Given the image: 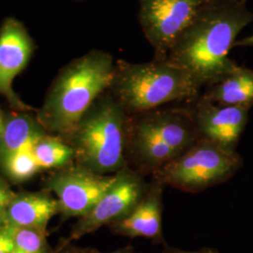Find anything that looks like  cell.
Segmentation results:
<instances>
[{"instance_id": "1", "label": "cell", "mask_w": 253, "mask_h": 253, "mask_svg": "<svg viewBox=\"0 0 253 253\" xmlns=\"http://www.w3.org/2000/svg\"><path fill=\"white\" fill-rule=\"evenodd\" d=\"M253 22L244 0H208L172 44L166 59L208 87L237 66L229 57L236 38Z\"/></svg>"}, {"instance_id": "2", "label": "cell", "mask_w": 253, "mask_h": 253, "mask_svg": "<svg viewBox=\"0 0 253 253\" xmlns=\"http://www.w3.org/2000/svg\"><path fill=\"white\" fill-rule=\"evenodd\" d=\"M116 62L112 54L100 50L73 59L55 77L37 120L46 132L64 138L114 79Z\"/></svg>"}, {"instance_id": "3", "label": "cell", "mask_w": 253, "mask_h": 253, "mask_svg": "<svg viewBox=\"0 0 253 253\" xmlns=\"http://www.w3.org/2000/svg\"><path fill=\"white\" fill-rule=\"evenodd\" d=\"M200 139L188 103L128 115L126 165L144 176H152Z\"/></svg>"}, {"instance_id": "4", "label": "cell", "mask_w": 253, "mask_h": 253, "mask_svg": "<svg viewBox=\"0 0 253 253\" xmlns=\"http://www.w3.org/2000/svg\"><path fill=\"white\" fill-rule=\"evenodd\" d=\"M202 87L168 59L145 63L118 60L109 93L128 115L196 100Z\"/></svg>"}, {"instance_id": "5", "label": "cell", "mask_w": 253, "mask_h": 253, "mask_svg": "<svg viewBox=\"0 0 253 253\" xmlns=\"http://www.w3.org/2000/svg\"><path fill=\"white\" fill-rule=\"evenodd\" d=\"M127 119L126 110L108 90L101 94L63 138L73 148L74 163L100 174L126 167Z\"/></svg>"}, {"instance_id": "6", "label": "cell", "mask_w": 253, "mask_h": 253, "mask_svg": "<svg viewBox=\"0 0 253 253\" xmlns=\"http://www.w3.org/2000/svg\"><path fill=\"white\" fill-rule=\"evenodd\" d=\"M243 166L241 156L200 139L187 151L164 165L151 178L165 187L199 193L225 183Z\"/></svg>"}, {"instance_id": "7", "label": "cell", "mask_w": 253, "mask_h": 253, "mask_svg": "<svg viewBox=\"0 0 253 253\" xmlns=\"http://www.w3.org/2000/svg\"><path fill=\"white\" fill-rule=\"evenodd\" d=\"M117 173L100 174L73 163L55 170L46 181V190L58 202L64 217L87 215L117 181Z\"/></svg>"}, {"instance_id": "8", "label": "cell", "mask_w": 253, "mask_h": 253, "mask_svg": "<svg viewBox=\"0 0 253 253\" xmlns=\"http://www.w3.org/2000/svg\"><path fill=\"white\" fill-rule=\"evenodd\" d=\"M208 0H138V19L154 59H166L172 44Z\"/></svg>"}, {"instance_id": "9", "label": "cell", "mask_w": 253, "mask_h": 253, "mask_svg": "<svg viewBox=\"0 0 253 253\" xmlns=\"http://www.w3.org/2000/svg\"><path fill=\"white\" fill-rule=\"evenodd\" d=\"M117 181L84 217L78 218L63 247L127 216L143 198L149 182L128 166L117 172Z\"/></svg>"}, {"instance_id": "10", "label": "cell", "mask_w": 253, "mask_h": 253, "mask_svg": "<svg viewBox=\"0 0 253 253\" xmlns=\"http://www.w3.org/2000/svg\"><path fill=\"white\" fill-rule=\"evenodd\" d=\"M34 50V42L25 26L16 18L5 19L0 27V95L16 112L32 110L20 99L12 84L27 68Z\"/></svg>"}, {"instance_id": "11", "label": "cell", "mask_w": 253, "mask_h": 253, "mask_svg": "<svg viewBox=\"0 0 253 253\" xmlns=\"http://www.w3.org/2000/svg\"><path fill=\"white\" fill-rule=\"evenodd\" d=\"M188 105L201 139L235 151L248 124L250 109L217 104L201 95Z\"/></svg>"}, {"instance_id": "12", "label": "cell", "mask_w": 253, "mask_h": 253, "mask_svg": "<svg viewBox=\"0 0 253 253\" xmlns=\"http://www.w3.org/2000/svg\"><path fill=\"white\" fill-rule=\"evenodd\" d=\"M165 186L151 181L141 201L131 212L120 220L109 225L114 235L129 238L144 237L154 245L167 244L163 231V190Z\"/></svg>"}, {"instance_id": "13", "label": "cell", "mask_w": 253, "mask_h": 253, "mask_svg": "<svg viewBox=\"0 0 253 253\" xmlns=\"http://www.w3.org/2000/svg\"><path fill=\"white\" fill-rule=\"evenodd\" d=\"M58 213V202L50 191L19 193L0 216V225L46 233L50 219Z\"/></svg>"}, {"instance_id": "14", "label": "cell", "mask_w": 253, "mask_h": 253, "mask_svg": "<svg viewBox=\"0 0 253 253\" xmlns=\"http://www.w3.org/2000/svg\"><path fill=\"white\" fill-rule=\"evenodd\" d=\"M46 133L37 118L27 113L17 112L6 117L0 136V164L12 156L32 151L37 141Z\"/></svg>"}, {"instance_id": "15", "label": "cell", "mask_w": 253, "mask_h": 253, "mask_svg": "<svg viewBox=\"0 0 253 253\" xmlns=\"http://www.w3.org/2000/svg\"><path fill=\"white\" fill-rule=\"evenodd\" d=\"M211 102L251 109L253 106V70L236 66L217 84L201 94Z\"/></svg>"}, {"instance_id": "16", "label": "cell", "mask_w": 253, "mask_h": 253, "mask_svg": "<svg viewBox=\"0 0 253 253\" xmlns=\"http://www.w3.org/2000/svg\"><path fill=\"white\" fill-rule=\"evenodd\" d=\"M32 153L41 170H57L74 163L73 148L59 136L46 133L37 141Z\"/></svg>"}, {"instance_id": "17", "label": "cell", "mask_w": 253, "mask_h": 253, "mask_svg": "<svg viewBox=\"0 0 253 253\" xmlns=\"http://www.w3.org/2000/svg\"><path fill=\"white\" fill-rule=\"evenodd\" d=\"M40 171L32 151L17 154L0 164V172L14 183L29 180Z\"/></svg>"}, {"instance_id": "18", "label": "cell", "mask_w": 253, "mask_h": 253, "mask_svg": "<svg viewBox=\"0 0 253 253\" xmlns=\"http://www.w3.org/2000/svg\"><path fill=\"white\" fill-rule=\"evenodd\" d=\"M2 226V225H0ZM5 227L13 241L14 248L22 253H47L48 244L46 240V233L41 231L18 228Z\"/></svg>"}, {"instance_id": "19", "label": "cell", "mask_w": 253, "mask_h": 253, "mask_svg": "<svg viewBox=\"0 0 253 253\" xmlns=\"http://www.w3.org/2000/svg\"><path fill=\"white\" fill-rule=\"evenodd\" d=\"M16 193L10 189L8 182L0 176V216L14 198Z\"/></svg>"}, {"instance_id": "20", "label": "cell", "mask_w": 253, "mask_h": 253, "mask_svg": "<svg viewBox=\"0 0 253 253\" xmlns=\"http://www.w3.org/2000/svg\"><path fill=\"white\" fill-rule=\"evenodd\" d=\"M14 245L5 227L0 226V253H10Z\"/></svg>"}, {"instance_id": "21", "label": "cell", "mask_w": 253, "mask_h": 253, "mask_svg": "<svg viewBox=\"0 0 253 253\" xmlns=\"http://www.w3.org/2000/svg\"><path fill=\"white\" fill-rule=\"evenodd\" d=\"M161 253H218L216 249L213 248H202L198 251L195 252H188V251H184L180 249H176V248H172L168 244L163 246V251Z\"/></svg>"}, {"instance_id": "22", "label": "cell", "mask_w": 253, "mask_h": 253, "mask_svg": "<svg viewBox=\"0 0 253 253\" xmlns=\"http://www.w3.org/2000/svg\"><path fill=\"white\" fill-rule=\"evenodd\" d=\"M80 253H142L140 252H137L135 250V248L131 245H127L126 247L122 248V249H119L116 252H113V253H101L99 252L98 250H95V249H80Z\"/></svg>"}, {"instance_id": "23", "label": "cell", "mask_w": 253, "mask_h": 253, "mask_svg": "<svg viewBox=\"0 0 253 253\" xmlns=\"http://www.w3.org/2000/svg\"><path fill=\"white\" fill-rule=\"evenodd\" d=\"M235 46H242V47H251V46H253V33L249 37H246L243 40L236 41Z\"/></svg>"}, {"instance_id": "24", "label": "cell", "mask_w": 253, "mask_h": 253, "mask_svg": "<svg viewBox=\"0 0 253 253\" xmlns=\"http://www.w3.org/2000/svg\"><path fill=\"white\" fill-rule=\"evenodd\" d=\"M6 115L4 114V112L0 108V136L3 131L4 128V125H5V121H6Z\"/></svg>"}, {"instance_id": "25", "label": "cell", "mask_w": 253, "mask_h": 253, "mask_svg": "<svg viewBox=\"0 0 253 253\" xmlns=\"http://www.w3.org/2000/svg\"><path fill=\"white\" fill-rule=\"evenodd\" d=\"M62 249H63L64 251L61 253H80V249H69L68 248V245L67 246H65V247H62Z\"/></svg>"}, {"instance_id": "26", "label": "cell", "mask_w": 253, "mask_h": 253, "mask_svg": "<svg viewBox=\"0 0 253 253\" xmlns=\"http://www.w3.org/2000/svg\"><path fill=\"white\" fill-rule=\"evenodd\" d=\"M22 253L20 251H18L17 249H15V248H13V250L11 251V253Z\"/></svg>"}, {"instance_id": "27", "label": "cell", "mask_w": 253, "mask_h": 253, "mask_svg": "<svg viewBox=\"0 0 253 253\" xmlns=\"http://www.w3.org/2000/svg\"><path fill=\"white\" fill-rule=\"evenodd\" d=\"M244 1H247V0H244Z\"/></svg>"}]
</instances>
